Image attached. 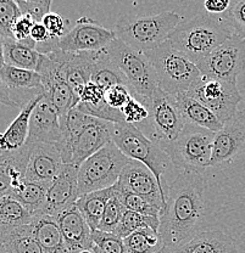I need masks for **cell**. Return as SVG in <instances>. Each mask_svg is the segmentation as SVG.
Masks as SVG:
<instances>
[{
  "instance_id": "53",
  "label": "cell",
  "mask_w": 245,
  "mask_h": 253,
  "mask_svg": "<svg viewBox=\"0 0 245 253\" xmlns=\"http://www.w3.org/2000/svg\"><path fill=\"white\" fill-rule=\"evenodd\" d=\"M2 233H4V228L0 225V244H1V240H2Z\"/></svg>"
},
{
  "instance_id": "37",
  "label": "cell",
  "mask_w": 245,
  "mask_h": 253,
  "mask_svg": "<svg viewBox=\"0 0 245 253\" xmlns=\"http://www.w3.org/2000/svg\"><path fill=\"white\" fill-rule=\"evenodd\" d=\"M116 188H117L118 196H120L121 201H122L123 206H125L126 211H132V212H137L146 215H151V217H160L161 208L150 204V202L144 199V197L138 196V195L136 194H132L130 191H125V190L118 189L117 183H116Z\"/></svg>"
},
{
  "instance_id": "40",
  "label": "cell",
  "mask_w": 245,
  "mask_h": 253,
  "mask_svg": "<svg viewBox=\"0 0 245 253\" xmlns=\"http://www.w3.org/2000/svg\"><path fill=\"white\" fill-rule=\"evenodd\" d=\"M21 16L20 7L14 0H0V36L12 39V27Z\"/></svg>"
},
{
  "instance_id": "7",
  "label": "cell",
  "mask_w": 245,
  "mask_h": 253,
  "mask_svg": "<svg viewBox=\"0 0 245 253\" xmlns=\"http://www.w3.org/2000/svg\"><path fill=\"white\" fill-rule=\"evenodd\" d=\"M106 51L127 79L133 96L143 101L150 100L159 85L154 66L147 55L128 46L117 38L109 44Z\"/></svg>"
},
{
  "instance_id": "51",
  "label": "cell",
  "mask_w": 245,
  "mask_h": 253,
  "mask_svg": "<svg viewBox=\"0 0 245 253\" xmlns=\"http://www.w3.org/2000/svg\"><path fill=\"white\" fill-rule=\"evenodd\" d=\"M157 253H171V251L167 249V247H163L161 251H159Z\"/></svg>"
},
{
  "instance_id": "35",
  "label": "cell",
  "mask_w": 245,
  "mask_h": 253,
  "mask_svg": "<svg viewBox=\"0 0 245 253\" xmlns=\"http://www.w3.org/2000/svg\"><path fill=\"white\" fill-rule=\"evenodd\" d=\"M126 212V208L121 201L120 196H118L117 188L115 184V194L112 195L111 199L107 202L106 207H105L104 214H102L101 221H100L99 226L97 230L106 231V233H114L118 224L121 223L123 214Z\"/></svg>"
},
{
  "instance_id": "30",
  "label": "cell",
  "mask_w": 245,
  "mask_h": 253,
  "mask_svg": "<svg viewBox=\"0 0 245 253\" xmlns=\"http://www.w3.org/2000/svg\"><path fill=\"white\" fill-rule=\"evenodd\" d=\"M47 192L48 186L25 179L16 189L12 190L10 196L17 200L33 217H36L43 214L47 202Z\"/></svg>"
},
{
  "instance_id": "43",
  "label": "cell",
  "mask_w": 245,
  "mask_h": 253,
  "mask_svg": "<svg viewBox=\"0 0 245 253\" xmlns=\"http://www.w3.org/2000/svg\"><path fill=\"white\" fill-rule=\"evenodd\" d=\"M226 17L231 22L234 33L245 38V0L231 1Z\"/></svg>"
},
{
  "instance_id": "42",
  "label": "cell",
  "mask_w": 245,
  "mask_h": 253,
  "mask_svg": "<svg viewBox=\"0 0 245 253\" xmlns=\"http://www.w3.org/2000/svg\"><path fill=\"white\" fill-rule=\"evenodd\" d=\"M44 27L48 31L49 36L54 39H61L64 38L66 34L70 32V21L65 18L64 16L56 12L50 11L46 17L42 21Z\"/></svg>"
},
{
  "instance_id": "9",
  "label": "cell",
  "mask_w": 245,
  "mask_h": 253,
  "mask_svg": "<svg viewBox=\"0 0 245 253\" xmlns=\"http://www.w3.org/2000/svg\"><path fill=\"white\" fill-rule=\"evenodd\" d=\"M149 120L141 128L144 134L160 149L172 142L186 126L175 95H170L157 88L150 97Z\"/></svg>"
},
{
  "instance_id": "18",
  "label": "cell",
  "mask_w": 245,
  "mask_h": 253,
  "mask_svg": "<svg viewBox=\"0 0 245 253\" xmlns=\"http://www.w3.org/2000/svg\"><path fill=\"white\" fill-rule=\"evenodd\" d=\"M48 55L56 63L62 78L70 84L76 95L91 82L98 51L66 52L59 49Z\"/></svg>"
},
{
  "instance_id": "32",
  "label": "cell",
  "mask_w": 245,
  "mask_h": 253,
  "mask_svg": "<svg viewBox=\"0 0 245 253\" xmlns=\"http://www.w3.org/2000/svg\"><path fill=\"white\" fill-rule=\"evenodd\" d=\"M128 253H157L165 247L159 231L143 228L123 240Z\"/></svg>"
},
{
  "instance_id": "54",
  "label": "cell",
  "mask_w": 245,
  "mask_h": 253,
  "mask_svg": "<svg viewBox=\"0 0 245 253\" xmlns=\"http://www.w3.org/2000/svg\"><path fill=\"white\" fill-rule=\"evenodd\" d=\"M80 253H96V252H94L93 249H91V250H83V251H81Z\"/></svg>"
},
{
  "instance_id": "33",
  "label": "cell",
  "mask_w": 245,
  "mask_h": 253,
  "mask_svg": "<svg viewBox=\"0 0 245 253\" xmlns=\"http://www.w3.org/2000/svg\"><path fill=\"white\" fill-rule=\"evenodd\" d=\"M33 215L17 200L11 196L0 199V225L5 229L27 225L33 221Z\"/></svg>"
},
{
  "instance_id": "28",
  "label": "cell",
  "mask_w": 245,
  "mask_h": 253,
  "mask_svg": "<svg viewBox=\"0 0 245 253\" xmlns=\"http://www.w3.org/2000/svg\"><path fill=\"white\" fill-rule=\"evenodd\" d=\"M1 245L7 253H46L34 236L32 223L17 228H4Z\"/></svg>"
},
{
  "instance_id": "16",
  "label": "cell",
  "mask_w": 245,
  "mask_h": 253,
  "mask_svg": "<svg viewBox=\"0 0 245 253\" xmlns=\"http://www.w3.org/2000/svg\"><path fill=\"white\" fill-rule=\"evenodd\" d=\"M117 186L118 189L144 197L150 204L161 208V211L165 207L166 195L160 189L156 178L147 166L138 161L131 160L126 166L118 179Z\"/></svg>"
},
{
  "instance_id": "25",
  "label": "cell",
  "mask_w": 245,
  "mask_h": 253,
  "mask_svg": "<svg viewBox=\"0 0 245 253\" xmlns=\"http://www.w3.org/2000/svg\"><path fill=\"white\" fill-rule=\"evenodd\" d=\"M176 104L180 110L186 125L200 126L207 129L212 133H217L222 129L223 125L217 120L215 115L209 109L200 104L197 100L187 93L175 95Z\"/></svg>"
},
{
  "instance_id": "19",
  "label": "cell",
  "mask_w": 245,
  "mask_h": 253,
  "mask_svg": "<svg viewBox=\"0 0 245 253\" xmlns=\"http://www.w3.org/2000/svg\"><path fill=\"white\" fill-rule=\"evenodd\" d=\"M60 141V116L44 95L31 115L27 144H50L56 146L57 149Z\"/></svg>"
},
{
  "instance_id": "44",
  "label": "cell",
  "mask_w": 245,
  "mask_h": 253,
  "mask_svg": "<svg viewBox=\"0 0 245 253\" xmlns=\"http://www.w3.org/2000/svg\"><path fill=\"white\" fill-rule=\"evenodd\" d=\"M34 26V21L26 15H21L12 27V39L18 43L36 46V43L31 39V31Z\"/></svg>"
},
{
  "instance_id": "46",
  "label": "cell",
  "mask_w": 245,
  "mask_h": 253,
  "mask_svg": "<svg viewBox=\"0 0 245 253\" xmlns=\"http://www.w3.org/2000/svg\"><path fill=\"white\" fill-rule=\"evenodd\" d=\"M78 104H89V105H97L99 102L105 100V91L93 82L87 83L83 88L78 91Z\"/></svg>"
},
{
  "instance_id": "36",
  "label": "cell",
  "mask_w": 245,
  "mask_h": 253,
  "mask_svg": "<svg viewBox=\"0 0 245 253\" xmlns=\"http://www.w3.org/2000/svg\"><path fill=\"white\" fill-rule=\"evenodd\" d=\"M149 100L143 101V100L137 99L136 96H132L130 101L121 109L125 123L134 126L141 129L142 126H146V123L149 120Z\"/></svg>"
},
{
  "instance_id": "8",
  "label": "cell",
  "mask_w": 245,
  "mask_h": 253,
  "mask_svg": "<svg viewBox=\"0 0 245 253\" xmlns=\"http://www.w3.org/2000/svg\"><path fill=\"white\" fill-rule=\"evenodd\" d=\"M131 160L123 155L114 142L87 158L78 169V195L110 189L120 179L121 173Z\"/></svg>"
},
{
  "instance_id": "15",
  "label": "cell",
  "mask_w": 245,
  "mask_h": 253,
  "mask_svg": "<svg viewBox=\"0 0 245 253\" xmlns=\"http://www.w3.org/2000/svg\"><path fill=\"white\" fill-rule=\"evenodd\" d=\"M242 155H245V110L238 111L220 131L215 133L210 167L231 165Z\"/></svg>"
},
{
  "instance_id": "34",
  "label": "cell",
  "mask_w": 245,
  "mask_h": 253,
  "mask_svg": "<svg viewBox=\"0 0 245 253\" xmlns=\"http://www.w3.org/2000/svg\"><path fill=\"white\" fill-rule=\"evenodd\" d=\"M160 226V218L159 217H151V215L141 214V213L132 212V211H126L123 214L121 223L116 228L114 234L116 236L121 237L125 240L134 231L139 230L143 228H151L154 230L159 231Z\"/></svg>"
},
{
  "instance_id": "38",
  "label": "cell",
  "mask_w": 245,
  "mask_h": 253,
  "mask_svg": "<svg viewBox=\"0 0 245 253\" xmlns=\"http://www.w3.org/2000/svg\"><path fill=\"white\" fill-rule=\"evenodd\" d=\"M76 109L81 111L84 115L98 118V120L101 121H106V122L114 123V125H117V123H125V118H123L121 111L110 107L105 100L97 105L82 104V102H80V104L76 106Z\"/></svg>"
},
{
  "instance_id": "47",
  "label": "cell",
  "mask_w": 245,
  "mask_h": 253,
  "mask_svg": "<svg viewBox=\"0 0 245 253\" xmlns=\"http://www.w3.org/2000/svg\"><path fill=\"white\" fill-rule=\"evenodd\" d=\"M231 1L229 0H206L204 2L205 12L213 16H222L228 11Z\"/></svg>"
},
{
  "instance_id": "24",
  "label": "cell",
  "mask_w": 245,
  "mask_h": 253,
  "mask_svg": "<svg viewBox=\"0 0 245 253\" xmlns=\"http://www.w3.org/2000/svg\"><path fill=\"white\" fill-rule=\"evenodd\" d=\"M171 253H237L238 247L233 237L218 230L201 231Z\"/></svg>"
},
{
  "instance_id": "29",
  "label": "cell",
  "mask_w": 245,
  "mask_h": 253,
  "mask_svg": "<svg viewBox=\"0 0 245 253\" xmlns=\"http://www.w3.org/2000/svg\"><path fill=\"white\" fill-rule=\"evenodd\" d=\"M91 82L96 83L104 91L116 85H125L130 88L128 82L117 66L110 59L106 47L98 51ZM131 89V88H130Z\"/></svg>"
},
{
  "instance_id": "26",
  "label": "cell",
  "mask_w": 245,
  "mask_h": 253,
  "mask_svg": "<svg viewBox=\"0 0 245 253\" xmlns=\"http://www.w3.org/2000/svg\"><path fill=\"white\" fill-rule=\"evenodd\" d=\"M33 233L46 253H72L54 217L39 214L33 218Z\"/></svg>"
},
{
  "instance_id": "23",
  "label": "cell",
  "mask_w": 245,
  "mask_h": 253,
  "mask_svg": "<svg viewBox=\"0 0 245 253\" xmlns=\"http://www.w3.org/2000/svg\"><path fill=\"white\" fill-rule=\"evenodd\" d=\"M41 94L28 101L20 109L17 117L7 126L4 133H0V155L18 151L27 144L28 131H30V118L34 107L44 97Z\"/></svg>"
},
{
  "instance_id": "27",
  "label": "cell",
  "mask_w": 245,
  "mask_h": 253,
  "mask_svg": "<svg viewBox=\"0 0 245 253\" xmlns=\"http://www.w3.org/2000/svg\"><path fill=\"white\" fill-rule=\"evenodd\" d=\"M114 194L115 185L110 189L89 192V194L80 196L76 201L75 206L82 213L88 225L91 226L92 231L98 229L102 214H104L105 207H106L107 202H109V200L111 199Z\"/></svg>"
},
{
  "instance_id": "10",
  "label": "cell",
  "mask_w": 245,
  "mask_h": 253,
  "mask_svg": "<svg viewBox=\"0 0 245 253\" xmlns=\"http://www.w3.org/2000/svg\"><path fill=\"white\" fill-rule=\"evenodd\" d=\"M187 94L209 109L222 125L238 112V105L243 100L237 82H226L201 76Z\"/></svg>"
},
{
  "instance_id": "22",
  "label": "cell",
  "mask_w": 245,
  "mask_h": 253,
  "mask_svg": "<svg viewBox=\"0 0 245 253\" xmlns=\"http://www.w3.org/2000/svg\"><path fill=\"white\" fill-rule=\"evenodd\" d=\"M31 144H26L18 151L0 155V199L10 196L26 176Z\"/></svg>"
},
{
  "instance_id": "13",
  "label": "cell",
  "mask_w": 245,
  "mask_h": 253,
  "mask_svg": "<svg viewBox=\"0 0 245 253\" xmlns=\"http://www.w3.org/2000/svg\"><path fill=\"white\" fill-rule=\"evenodd\" d=\"M116 39L114 30L104 27L89 17H81L70 32L59 41L60 50L66 52L100 51Z\"/></svg>"
},
{
  "instance_id": "12",
  "label": "cell",
  "mask_w": 245,
  "mask_h": 253,
  "mask_svg": "<svg viewBox=\"0 0 245 253\" xmlns=\"http://www.w3.org/2000/svg\"><path fill=\"white\" fill-rule=\"evenodd\" d=\"M114 123L91 117L86 126L72 139L59 149L64 165L80 167L82 163L111 142V126Z\"/></svg>"
},
{
  "instance_id": "50",
  "label": "cell",
  "mask_w": 245,
  "mask_h": 253,
  "mask_svg": "<svg viewBox=\"0 0 245 253\" xmlns=\"http://www.w3.org/2000/svg\"><path fill=\"white\" fill-rule=\"evenodd\" d=\"M4 41L5 39L0 36V71L5 66V57H4Z\"/></svg>"
},
{
  "instance_id": "39",
  "label": "cell",
  "mask_w": 245,
  "mask_h": 253,
  "mask_svg": "<svg viewBox=\"0 0 245 253\" xmlns=\"http://www.w3.org/2000/svg\"><path fill=\"white\" fill-rule=\"evenodd\" d=\"M92 244L101 253H128L123 239L116 236L114 233L93 230L92 231Z\"/></svg>"
},
{
  "instance_id": "31",
  "label": "cell",
  "mask_w": 245,
  "mask_h": 253,
  "mask_svg": "<svg viewBox=\"0 0 245 253\" xmlns=\"http://www.w3.org/2000/svg\"><path fill=\"white\" fill-rule=\"evenodd\" d=\"M5 65L23 70L36 71L38 66L41 54L36 50V46L18 43L14 39L4 41Z\"/></svg>"
},
{
  "instance_id": "2",
  "label": "cell",
  "mask_w": 245,
  "mask_h": 253,
  "mask_svg": "<svg viewBox=\"0 0 245 253\" xmlns=\"http://www.w3.org/2000/svg\"><path fill=\"white\" fill-rule=\"evenodd\" d=\"M233 34L234 30L226 15L200 12L188 20H182L171 33L168 42L196 65Z\"/></svg>"
},
{
  "instance_id": "3",
  "label": "cell",
  "mask_w": 245,
  "mask_h": 253,
  "mask_svg": "<svg viewBox=\"0 0 245 253\" xmlns=\"http://www.w3.org/2000/svg\"><path fill=\"white\" fill-rule=\"evenodd\" d=\"M182 17L175 11L155 15H123L115 23L116 38L141 52L151 51L168 41Z\"/></svg>"
},
{
  "instance_id": "11",
  "label": "cell",
  "mask_w": 245,
  "mask_h": 253,
  "mask_svg": "<svg viewBox=\"0 0 245 253\" xmlns=\"http://www.w3.org/2000/svg\"><path fill=\"white\" fill-rule=\"evenodd\" d=\"M201 76L226 82H237L245 70V38L234 33L211 54L196 63Z\"/></svg>"
},
{
  "instance_id": "48",
  "label": "cell",
  "mask_w": 245,
  "mask_h": 253,
  "mask_svg": "<svg viewBox=\"0 0 245 253\" xmlns=\"http://www.w3.org/2000/svg\"><path fill=\"white\" fill-rule=\"evenodd\" d=\"M31 39L36 43V45L48 44L52 41H59V39H54L49 36L48 31L44 27L43 23H34L32 31H31Z\"/></svg>"
},
{
  "instance_id": "41",
  "label": "cell",
  "mask_w": 245,
  "mask_h": 253,
  "mask_svg": "<svg viewBox=\"0 0 245 253\" xmlns=\"http://www.w3.org/2000/svg\"><path fill=\"white\" fill-rule=\"evenodd\" d=\"M21 15H26L34 21V23H42L43 18L50 12L51 0H17Z\"/></svg>"
},
{
  "instance_id": "5",
  "label": "cell",
  "mask_w": 245,
  "mask_h": 253,
  "mask_svg": "<svg viewBox=\"0 0 245 253\" xmlns=\"http://www.w3.org/2000/svg\"><path fill=\"white\" fill-rule=\"evenodd\" d=\"M146 55L154 66L159 88L170 95L187 93L201 77L196 63L177 51L168 41Z\"/></svg>"
},
{
  "instance_id": "55",
  "label": "cell",
  "mask_w": 245,
  "mask_h": 253,
  "mask_svg": "<svg viewBox=\"0 0 245 253\" xmlns=\"http://www.w3.org/2000/svg\"><path fill=\"white\" fill-rule=\"evenodd\" d=\"M93 250H94V252H96V253H101L100 251H98V250H97L96 247H93Z\"/></svg>"
},
{
  "instance_id": "6",
  "label": "cell",
  "mask_w": 245,
  "mask_h": 253,
  "mask_svg": "<svg viewBox=\"0 0 245 253\" xmlns=\"http://www.w3.org/2000/svg\"><path fill=\"white\" fill-rule=\"evenodd\" d=\"M213 138L215 133L212 131L187 125L180 135L161 150L182 172L201 174L210 167Z\"/></svg>"
},
{
  "instance_id": "20",
  "label": "cell",
  "mask_w": 245,
  "mask_h": 253,
  "mask_svg": "<svg viewBox=\"0 0 245 253\" xmlns=\"http://www.w3.org/2000/svg\"><path fill=\"white\" fill-rule=\"evenodd\" d=\"M64 162L56 146L50 144H31L30 160L25 179L48 186L59 175Z\"/></svg>"
},
{
  "instance_id": "49",
  "label": "cell",
  "mask_w": 245,
  "mask_h": 253,
  "mask_svg": "<svg viewBox=\"0 0 245 253\" xmlns=\"http://www.w3.org/2000/svg\"><path fill=\"white\" fill-rule=\"evenodd\" d=\"M0 104L6 105V106L10 107H17L16 104L12 101L9 88L5 85V83L1 81V78H0Z\"/></svg>"
},
{
  "instance_id": "1",
  "label": "cell",
  "mask_w": 245,
  "mask_h": 253,
  "mask_svg": "<svg viewBox=\"0 0 245 253\" xmlns=\"http://www.w3.org/2000/svg\"><path fill=\"white\" fill-rule=\"evenodd\" d=\"M205 181L201 174L182 172L168 185L160 213L159 234L173 250L196 236L205 215Z\"/></svg>"
},
{
  "instance_id": "14",
  "label": "cell",
  "mask_w": 245,
  "mask_h": 253,
  "mask_svg": "<svg viewBox=\"0 0 245 253\" xmlns=\"http://www.w3.org/2000/svg\"><path fill=\"white\" fill-rule=\"evenodd\" d=\"M36 71L41 76L46 97L57 111L60 117L76 109L78 105L77 95L70 84L62 78L59 67L49 55L41 54Z\"/></svg>"
},
{
  "instance_id": "52",
  "label": "cell",
  "mask_w": 245,
  "mask_h": 253,
  "mask_svg": "<svg viewBox=\"0 0 245 253\" xmlns=\"http://www.w3.org/2000/svg\"><path fill=\"white\" fill-rule=\"evenodd\" d=\"M0 253H7L6 249L4 247V245H1V244H0Z\"/></svg>"
},
{
  "instance_id": "45",
  "label": "cell",
  "mask_w": 245,
  "mask_h": 253,
  "mask_svg": "<svg viewBox=\"0 0 245 253\" xmlns=\"http://www.w3.org/2000/svg\"><path fill=\"white\" fill-rule=\"evenodd\" d=\"M133 93L128 86L125 85H116L112 88L107 89L105 91V101L110 107L115 110H120L130 101Z\"/></svg>"
},
{
  "instance_id": "21",
  "label": "cell",
  "mask_w": 245,
  "mask_h": 253,
  "mask_svg": "<svg viewBox=\"0 0 245 253\" xmlns=\"http://www.w3.org/2000/svg\"><path fill=\"white\" fill-rule=\"evenodd\" d=\"M62 236L72 253L93 249L92 229L76 206L55 215Z\"/></svg>"
},
{
  "instance_id": "4",
  "label": "cell",
  "mask_w": 245,
  "mask_h": 253,
  "mask_svg": "<svg viewBox=\"0 0 245 253\" xmlns=\"http://www.w3.org/2000/svg\"><path fill=\"white\" fill-rule=\"evenodd\" d=\"M111 140L117 149L130 160L147 166L156 178L157 184L166 195L163 175L170 170V157L137 126L127 123H117L111 126Z\"/></svg>"
},
{
  "instance_id": "17",
  "label": "cell",
  "mask_w": 245,
  "mask_h": 253,
  "mask_svg": "<svg viewBox=\"0 0 245 253\" xmlns=\"http://www.w3.org/2000/svg\"><path fill=\"white\" fill-rule=\"evenodd\" d=\"M78 169L73 165H64L59 175L49 185L43 214L55 217L75 206L78 200Z\"/></svg>"
}]
</instances>
